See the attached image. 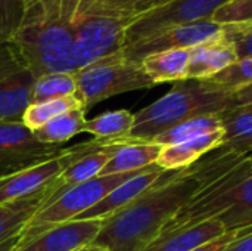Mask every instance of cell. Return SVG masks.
<instances>
[{"mask_svg":"<svg viewBox=\"0 0 252 251\" xmlns=\"http://www.w3.org/2000/svg\"><path fill=\"white\" fill-rule=\"evenodd\" d=\"M35 77L21 68L0 80V121L22 123L27 108L31 105L30 96Z\"/></svg>","mask_w":252,"mask_h":251,"instance_id":"d6986e66","label":"cell"},{"mask_svg":"<svg viewBox=\"0 0 252 251\" xmlns=\"http://www.w3.org/2000/svg\"><path fill=\"white\" fill-rule=\"evenodd\" d=\"M167 1H170V0H154V1H152V7L161 6V4H164V3H167ZM152 7H151V9H152Z\"/></svg>","mask_w":252,"mask_h":251,"instance_id":"74e56055","label":"cell"},{"mask_svg":"<svg viewBox=\"0 0 252 251\" xmlns=\"http://www.w3.org/2000/svg\"><path fill=\"white\" fill-rule=\"evenodd\" d=\"M226 1L229 0H170L161 6L152 7L137 15L128 25L124 47L170 27L213 19L214 12Z\"/></svg>","mask_w":252,"mask_h":251,"instance_id":"9c48e42d","label":"cell"},{"mask_svg":"<svg viewBox=\"0 0 252 251\" xmlns=\"http://www.w3.org/2000/svg\"><path fill=\"white\" fill-rule=\"evenodd\" d=\"M86 111L84 108L69 109L50 121L44 126L32 130L34 138L46 145H61L77 136L83 132L86 124Z\"/></svg>","mask_w":252,"mask_h":251,"instance_id":"603a6c76","label":"cell"},{"mask_svg":"<svg viewBox=\"0 0 252 251\" xmlns=\"http://www.w3.org/2000/svg\"><path fill=\"white\" fill-rule=\"evenodd\" d=\"M213 21L221 25L235 24H252V0H229L220 6L214 15Z\"/></svg>","mask_w":252,"mask_h":251,"instance_id":"f546056e","label":"cell"},{"mask_svg":"<svg viewBox=\"0 0 252 251\" xmlns=\"http://www.w3.org/2000/svg\"><path fill=\"white\" fill-rule=\"evenodd\" d=\"M167 170H162L157 164L151 166L149 169L143 170L142 173L136 175L134 178L126 180L120 186H117L111 194H108L100 203L94 207L89 209L83 215H80L75 220H105L106 217L115 215L130 203H133L137 197H140L146 189H149Z\"/></svg>","mask_w":252,"mask_h":251,"instance_id":"9a60e30c","label":"cell"},{"mask_svg":"<svg viewBox=\"0 0 252 251\" xmlns=\"http://www.w3.org/2000/svg\"><path fill=\"white\" fill-rule=\"evenodd\" d=\"M143 170H146V169H143ZM143 170L120 173V175L96 176L90 180H86V182L71 188L63 195H61L53 204L40 210L27 223V226L24 228V231L21 234V240L15 249L35 240L38 235H41L49 228L75 220L80 215H83L84 212H87L89 209H92L97 203H100L117 186H120L126 180L134 178L136 175L142 173Z\"/></svg>","mask_w":252,"mask_h":251,"instance_id":"52a82bcc","label":"cell"},{"mask_svg":"<svg viewBox=\"0 0 252 251\" xmlns=\"http://www.w3.org/2000/svg\"><path fill=\"white\" fill-rule=\"evenodd\" d=\"M25 0H0V46L10 44L21 27Z\"/></svg>","mask_w":252,"mask_h":251,"instance_id":"f1b7e54d","label":"cell"},{"mask_svg":"<svg viewBox=\"0 0 252 251\" xmlns=\"http://www.w3.org/2000/svg\"><path fill=\"white\" fill-rule=\"evenodd\" d=\"M220 148L193 166L165 172L133 203L106 217L97 238L92 243L105 251H143L152 244L202 182L213 173Z\"/></svg>","mask_w":252,"mask_h":251,"instance_id":"6da1fadb","label":"cell"},{"mask_svg":"<svg viewBox=\"0 0 252 251\" xmlns=\"http://www.w3.org/2000/svg\"><path fill=\"white\" fill-rule=\"evenodd\" d=\"M77 93L75 72H50L35 78L30 102L40 104L52 99L72 96Z\"/></svg>","mask_w":252,"mask_h":251,"instance_id":"484cf974","label":"cell"},{"mask_svg":"<svg viewBox=\"0 0 252 251\" xmlns=\"http://www.w3.org/2000/svg\"><path fill=\"white\" fill-rule=\"evenodd\" d=\"M223 251H252V225L247 226Z\"/></svg>","mask_w":252,"mask_h":251,"instance_id":"e575fe53","label":"cell"},{"mask_svg":"<svg viewBox=\"0 0 252 251\" xmlns=\"http://www.w3.org/2000/svg\"><path fill=\"white\" fill-rule=\"evenodd\" d=\"M226 226L219 220H205L198 225L162 232L143 251H190L226 234Z\"/></svg>","mask_w":252,"mask_h":251,"instance_id":"ac0fdd59","label":"cell"},{"mask_svg":"<svg viewBox=\"0 0 252 251\" xmlns=\"http://www.w3.org/2000/svg\"><path fill=\"white\" fill-rule=\"evenodd\" d=\"M77 93L86 112L96 104L112 96L152 89L155 84L143 71L140 62L128 61L123 52L97 59L75 71Z\"/></svg>","mask_w":252,"mask_h":251,"instance_id":"8992f818","label":"cell"},{"mask_svg":"<svg viewBox=\"0 0 252 251\" xmlns=\"http://www.w3.org/2000/svg\"><path fill=\"white\" fill-rule=\"evenodd\" d=\"M223 31L224 25L217 24L213 19L182 24L162 30L130 46H126L121 52L128 61L140 62L145 56L151 53L170 49H192L201 43L221 36Z\"/></svg>","mask_w":252,"mask_h":251,"instance_id":"8fae6325","label":"cell"},{"mask_svg":"<svg viewBox=\"0 0 252 251\" xmlns=\"http://www.w3.org/2000/svg\"><path fill=\"white\" fill-rule=\"evenodd\" d=\"M21 68H24V65L18 53L15 52L13 46L12 44L0 46V80Z\"/></svg>","mask_w":252,"mask_h":251,"instance_id":"1f68e13d","label":"cell"},{"mask_svg":"<svg viewBox=\"0 0 252 251\" xmlns=\"http://www.w3.org/2000/svg\"><path fill=\"white\" fill-rule=\"evenodd\" d=\"M224 136L221 146L239 154H252V102L221 112Z\"/></svg>","mask_w":252,"mask_h":251,"instance_id":"7402d4cb","label":"cell"},{"mask_svg":"<svg viewBox=\"0 0 252 251\" xmlns=\"http://www.w3.org/2000/svg\"><path fill=\"white\" fill-rule=\"evenodd\" d=\"M140 65L155 86L183 81L188 80L189 49H170L151 53L140 61Z\"/></svg>","mask_w":252,"mask_h":251,"instance_id":"44dd1931","label":"cell"},{"mask_svg":"<svg viewBox=\"0 0 252 251\" xmlns=\"http://www.w3.org/2000/svg\"><path fill=\"white\" fill-rule=\"evenodd\" d=\"M134 124V114L127 109L108 111L92 120H86L83 132L100 141L127 139Z\"/></svg>","mask_w":252,"mask_h":251,"instance_id":"cb8c5ba5","label":"cell"},{"mask_svg":"<svg viewBox=\"0 0 252 251\" xmlns=\"http://www.w3.org/2000/svg\"><path fill=\"white\" fill-rule=\"evenodd\" d=\"M75 108H83L81 101L75 95L46 101V102H40V104H31L22 117V124L32 132V130L44 126L52 118H55L69 109H75Z\"/></svg>","mask_w":252,"mask_h":251,"instance_id":"4316f807","label":"cell"},{"mask_svg":"<svg viewBox=\"0 0 252 251\" xmlns=\"http://www.w3.org/2000/svg\"><path fill=\"white\" fill-rule=\"evenodd\" d=\"M61 145L38 142L22 123L0 121V179L61 154Z\"/></svg>","mask_w":252,"mask_h":251,"instance_id":"30bf717a","label":"cell"},{"mask_svg":"<svg viewBox=\"0 0 252 251\" xmlns=\"http://www.w3.org/2000/svg\"><path fill=\"white\" fill-rule=\"evenodd\" d=\"M224 36L233 43L238 58H252V24L224 25Z\"/></svg>","mask_w":252,"mask_h":251,"instance_id":"4dcf8cb0","label":"cell"},{"mask_svg":"<svg viewBox=\"0 0 252 251\" xmlns=\"http://www.w3.org/2000/svg\"><path fill=\"white\" fill-rule=\"evenodd\" d=\"M78 0H25L21 27L10 43L35 78L75 72V10Z\"/></svg>","mask_w":252,"mask_h":251,"instance_id":"3957f363","label":"cell"},{"mask_svg":"<svg viewBox=\"0 0 252 251\" xmlns=\"http://www.w3.org/2000/svg\"><path fill=\"white\" fill-rule=\"evenodd\" d=\"M245 228L247 226L238 228V229H230L226 234H223L221 237L214 238V240H211V241H208V243H205V244H202V246H199V247H196V249H193V250L190 251H223Z\"/></svg>","mask_w":252,"mask_h":251,"instance_id":"d6a6232c","label":"cell"},{"mask_svg":"<svg viewBox=\"0 0 252 251\" xmlns=\"http://www.w3.org/2000/svg\"><path fill=\"white\" fill-rule=\"evenodd\" d=\"M235 95V99H236V104L238 105H244V104H251L252 102V84L247 86V87H242L236 92H233Z\"/></svg>","mask_w":252,"mask_h":251,"instance_id":"d590c367","label":"cell"},{"mask_svg":"<svg viewBox=\"0 0 252 251\" xmlns=\"http://www.w3.org/2000/svg\"><path fill=\"white\" fill-rule=\"evenodd\" d=\"M233 43L224 36L189 49L188 80H208L238 61Z\"/></svg>","mask_w":252,"mask_h":251,"instance_id":"5bb4252c","label":"cell"},{"mask_svg":"<svg viewBox=\"0 0 252 251\" xmlns=\"http://www.w3.org/2000/svg\"><path fill=\"white\" fill-rule=\"evenodd\" d=\"M105 142L93 139L89 142L77 143L65 148L61 154L40 161L31 167H27L18 173L0 179V204L10 203L28 195H32L41 189H44L49 183H52L65 169H68L78 158L87 155L89 152L97 149Z\"/></svg>","mask_w":252,"mask_h":251,"instance_id":"ba28073f","label":"cell"},{"mask_svg":"<svg viewBox=\"0 0 252 251\" xmlns=\"http://www.w3.org/2000/svg\"><path fill=\"white\" fill-rule=\"evenodd\" d=\"M44 198L46 188L32 195L0 204V250H15L24 228L38 213Z\"/></svg>","mask_w":252,"mask_h":251,"instance_id":"2e32d148","label":"cell"},{"mask_svg":"<svg viewBox=\"0 0 252 251\" xmlns=\"http://www.w3.org/2000/svg\"><path fill=\"white\" fill-rule=\"evenodd\" d=\"M77 251H105L103 249H100V247H97V246H93V244H90V246H86V247H83V249H80V250Z\"/></svg>","mask_w":252,"mask_h":251,"instance_id":"8d00e7d4","label":"cell"},{"mask_svg":"<svg viewBox=\"0 0 252 251\" xmlns=\"http://www.w3.org/2000/svg\"><path fill=\"white\" fill-rule=\"evenodd\" d=\"M106 1L111 3L112 6L118 7V9L140 15V13H143L152 7L154 0H106Z\"/></svg>","mask_w":252,"mask_h":251,"instance_id":"836d02e7","label":"cell"},{"mask_svg":"<svg viewBox=\"0 0 252 251\" xmlns=\"http://www.w3.org/2000/svg\"><path fill=\"white\" fill-rule=\"evenodd\" d=\"M219 148L216 169L162 232L205 220H219L227 231L252 225V154Z\"/></svg>","mask_w":252,"mask_h":251,"instance_id":"7a4b0ae2","label":"cell"},{"mask_svg":"<svg viewBox=\"0 0 252 251\" xmlns=\"http://www.w3.org/2000/svg\"><path fill=\"white\" fill-rule=\"evenodd\" d=\"M136 16V13L118 9L106 0H78L74 43L77 71L97 59L121 52L126 31Z\"/></svg>","mask_w":252,"mask_h":251,"instance_id":"5b68a950","label":"cell"},{"mask_svg":"<svg viewBox=\"0 0 252 251\" xmlns=\"http://www.w3.org/2000/svg\"><path fill=\"white\" fill-rule=\"evenodd\" d=\"M207 81L229 92H236L250 86L252 84V58L238 59L235 64L208 78Z\"/></svg>","mask_w":252,"mask_h":251,"instance_id":"83f0119b","label":"cell"},{"mask_svg":"<svg viewBox=\"0 0 252 251\" xmlns=\"http://www.w3.org/2000/svg\"><path fill=\"white\" fill-rule=\"evenodd\" d=\"M121 141L105 142L102 146H99L97 149H94V151L89 152L87 155L78 158L68 169H65L52 183H49L46 186V198L43 200L40 210L53 204L61 195H63L71 188L99 176L102 169L106 166V163L111 160L114 152L121 145Z\"/></svg>","mask_w":252,"mask_h":251,"instance_id":"7c38bea8","label":"cell"},{"mask_svg":"<svg viewBox=\"0 0 252 251\" xmlns=\"http://www.w3.org/2000/svg\"><path fill=\"white\" fill-rule=\"evenodd\" d=\"M162 146L152 141L123 139L118 149L102 169L99 176L130 173L148 169L157 164Z\"/></svg>","mask_w":252,"mask_h":251,"instance_id":"ffe728a7","label":"cell"},{"mask_svg":"<svg viewBox=\"0 0 252 251\" xmlns=\"http://www.w3.org/2000/svg\"><path fill=\"white\" fill-rule=\"evenodd\" d=\"M233 92L216 87L207 80H183L162 98L134 114L127 139L152 141L170 127L205 114H221L236 107Z\"/></svg>","mask_w":252,"mask_h":251,"instance_id":"277c9868","label":"cell"},{"mask_svg":"<svg viewBox=\"0 0 252 251\" xmlns=\"http://www.w3.org/2000/svg\"><path fill=\"white\" fill-rule=\"evenodd\" d=\"M102 222L103 220L90 219L61 223L49 228L35 240L13 251H77L90 246L97 238L102 229Z\"/></svg>","mask_w":252,"mask_h":251,"instance_id":"4fadbf2b","label":"cell"},{"mask_svg":"<svg viewBox=\"0 0 252 251\" xmlns=\"http://www.w3.org/2000/svg\"><path fill=\"white\" fill-rule=\"evenodd\" d=\"M223 129V120H221V114H205V115H199V117H193L189 118L183 123H179L173 127H170L168 130H165L164 133L158 135L155 139H152V142L165 146V145H173V143H180L216 130H221Z\"/></svg>","mask_w":252,"mask_h":251,"instance_id":"d4e9b609","label":"cell"},{"mask_svg":"<svg viewBox=\"0 0 252 251\" xmlns=\"http://www.w3.org/2000/svg\"><path fill=\"white\" fill-rule=\"evenodd\" d=\"M224 136V129L216 130L180 143L165 145L162 146L159 157L157 160V166L162 170L174 172V170H183L186 167L193 166L196 161H199L202 157L210 154L211 151L221 146Z\"/></svg>","mask_w":252,"mask_h":251,"instance_id":"e0dca14e","label":"cell"}]
</instances>
